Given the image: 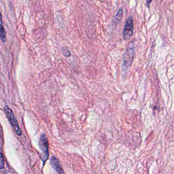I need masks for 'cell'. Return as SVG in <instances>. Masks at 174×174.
<instances>
[{
	"mask_svg": "<svg viewBox=\"0 0 174 174\" xmlns=\"http://www.w3.org/2000/svg\"><path fill=\"white\" fill-rule=\"evenodd\" d=\"M40 147L41 150L44 153H48V144H47V140L45 137L42 136L40 140Z\"/></svg>",
	"mask_w": 174,
	"mask_h": 174,
	"instance_id": "6",
	"label": "cell"
},
{
	"mask_svg": "<svg viewBox=\"0 0 174 174\" xmlns=\"http://www.w3.org/2000/svg\"><path fill=\"white\" fill-rule=\"evenodd\" d=\"M0 39L3 42H5L6 40L5 31L3 27L1 12H0Z\"/></svg>",
	"mask_w": 174,
	"mask_h": 174,
	"instance_id": "5",
	"label": "cell"
},
{
	"mask_svg": "<svg viewBox=\"0 0 174 174\" xmlns=\"http://www.w3.org/2000/svg\"><path fill=\"white\" fill-rule=\"evenodd\" d=\"M51 162L53 167L57 171L58 173L60 174H65V172L63 171L61 164L55 157H53L51 158Z\"/></svg>",
	"mask_w": 174,
	"mask_h": 174,
	"instance_id": "4",
	"label": "cell"
},
{
	"mask_svg": "<svg viewBox=\"0 0 174 174\" xmlns=\"http://www.w3.org/2000/svg\"><path fill=\"white\" fill-rule=\"evenodd\" d=\"M5 113L6 117L9 121L10 123L11 126L13 128L14 130L15 131L17 134L21 135L22 134V132L19 128L17 120L15 119V117L14 116L13 111L9 108L7 106H5L4 107Z\"/></svg>",
	"mask_w": 174,
	"mask_h": 174,
	"instance_id": "2",
	"label": "cell"
},
{
	"mask_svg": "<svg viewBox=\"0 0 174 174\" xmlns=\"http://www.w3.org/2000/svg\"><path fill=\"white\" fill-rule=\"evenodd\" d=\"M4 165V159L1 153H0V169H2Z\"/></svg>",
	"mask_w": 174,
	"mask_h": 174,
	"instance_id": "9",
	"label": "cell"
},
{
	"mask_svg": "<svg viewBox=\"0 0 174 174\" xmlns=\"http://www.w3.org/2000/svg\"><path fill=\"white\" fill-rule=\"evenodd\" d=\"M123 9L122 8H120L118 10L117 14L115 15V19L114 21L117 23H120L122 21V17H123Z\"/></svg>",
	"mask_w": 174,
	"mask_h": 174,
	"instance_id": "7",
	"label": "cell"
},
{
	"mask_svg": "<svg viewBox=\"0 0 174 174\" xmlns=\"http://www.w3.org/2000/svg\"><path fill=\"white\" fill-rule=\"evenodd\" d=\"M152 2V1H147V2H146V4H147V7L148 8H149L150 5V3Z\"/></svg>",
	"mask_w": 174,
	"mask_h": 174,
	"instance_id": "10",
	"label": "cell"
},
{
	"mask_svg": "<svg viewBox=\"0 0 174 174\" xmlns=\"http://www.w3.org/2000/svg\"><path fill=\"white\" fill-rule=\"evenodd\" d=\"M62 52H63V54L65 55V56L69 57L71 55L70 51L67 49L66 48H63L62 49Z\"/></svg>",
	"mask_w": 174,
	"mask_h": 174,
	"instance_id": "8",
	"label": "cell"
},
{
	"mask_svg": "<svg viewBox=\"0 0 174 174\" xmlns=\"http://www.w3.org/2000/svg\"><path fill=\"white\" fill-rule=\"evenodd\" d=\"M133 20L132 17L128 18L125 23L123 31L124 40H128L133 34Z\"/></svg>",
	"mask_w": 174,
	"mask_h": 174,
	"instance_id": "3",
	"label": "cell"
},
{
	"mask_svg": "<svg viewBox=\"0 0 174 174\" xmlns=\"http://www.w3.org/2000/svg\"><path fill=\"white\" fill-rule=\"evenodd\" d=\"M135 51L134 41H131L128 44L127 48L124 53L123 65L126 67H129L133 63L134 58Z\"/></svg>",
	"mask_w": 174,
	"mask_h": 174,
	"instance_id": "1",
	"label": "cell"
}]
</instances>
